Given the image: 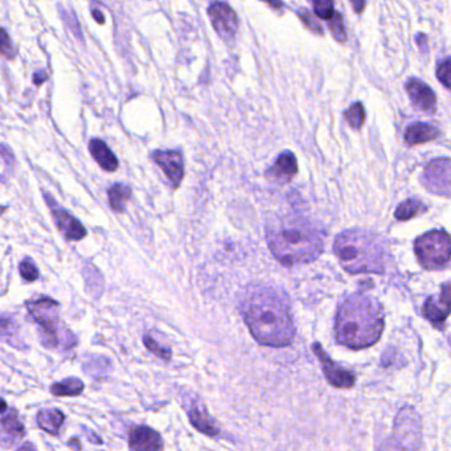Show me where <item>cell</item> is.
Returning a JSON list of instances; mask_svg holds the SVG:
<instances>
[{
  "instance_id": "6da1fadb",
  "label": "cell",
  "mask_w": 451,
  "mask_h": 451,
  "mask_svg": "<svg viewBox=\"0 0 451 451\" xmlns=\"http://www.w3.org/2000/svg\"><path fill=\"white\" fill-rule=\"evenodd\" d=\"M242 314L254 339L265 346L284 347L294 338L290 307L281 293L255 287L242 303Z\"/></svg>"
},
{
  "instance_id": "30bf717a",
  "label": "cell",
  "mask_w": 451,
  "mask_h": 451,
  "mask_svg": "<svg viewBox=\"0 0 451 451\" xmlns=\"http://www.w3.org/2000/svg\"><path fill=\"white\" fill-rule=\"evenodd\" d=\"M45 198H46L48 207L51 208L52 214H53V217L56 220L57 228L62 233V236L67 240H83L86 236V229H85L84 226L76 217H73L69 212L60 208L57 205L56 201L51 198L48 194H45Z\"/></svg>"
},
{
  "instance_id": "9a60e30c",
  "label": "cell",
  "mask_w": 451,
  "mask_h": 451,
  "mask_svg": "<svg viewBox=\"0 0 451 451\" xmlns=\"http://www.w3.org/2000/svg\"><path fill=\"white\" fill-rule=\"evenodd\" d=\"M450 311V286L446 283L442 293L434 298L430 296L423 305V315L432 323H443Z\"/></svg>"
},
{
  "instance_id": "277c9868",
  "label": "cell",
  "mask_w": 451,
  "mask_h": 451,
  "mask_svg": "<svg viewBox=\"0 0 451 451\" xmlns=\"http://www.w3.org/2000/svg\"><path fill=\"white\" fill-rule=\"evenodd\" d=\"M334 252L350 273H381L385 250L380 239L364 229H348L339 235Z\"/></svg>"
},
{
  "instance_id": "9c48e42d",
  "label": "cell",
  "mask_w": 451,
  "mask_h": 451,
  "mask_svg": "<svg viewBox=\"0 0 451 451\" xmlns=\"http://www.w3.org/2000/svg\"><path fill=\"white\" fill-rule=\"evenodd\" d=\"M212 26L219 36L226 42H233L239 29V19L236 12L226 3H212L208 8Z\"/></svg>"
},
{
  "instance_id": "1f68e13d",
  "label": "cell",
  "mask_w": 451,
  "mask_h": 451,
  "mask_svg": "<svg viewBox=\"0 0 451 451\" xmlns=\"http://www.w3.org/2000/svg\"><path fill=\"white\" fill-rule=\"evenodd\" d=\"M438 80L446 87H450L451 85V64L450 58L446 57L437 68Z\"/></svg>"
},
{
  "instance_id": "ffe728a7",
  "label": "cell",
  "mask_w": 451,
  "mask_h": 451,
  "mask_svg": "<svg viewBox=\"0 0 451 451\" xmlns=\"http://www.w3.org/2000/svg\"><path fill=\"white\" fill-rule=\"evenodd\" d=\"M0 429L3 432V434H6L7 437L12 438V439H20L24 437L26 430H24V425L20 423L17 411L16 410H10L1 420H0Z\"/></svg>"
},
{
  "instance_id": "5b68a950",
  "label": "cell",
  "mask_w": 451,
  "mask_h": 451,
  "mask_svg": "<svg viewBox=\"0 0 451 451\" xmlns=\"http://www.w3.org/2000/svg\"><path fill=\"white\" fill-rule=\"evenodd\" d=\"M421 420L413 408H404L395 418L393 433L379 451H420L421 448Z\"/></svg>"
},
{
  "instance_id": "7c38bea8",
  "label": "cell",
  "mask_w": 451,
  "mask_h": 451,
  "mask_svg": "<svg viewBox=\"0 0 451 451\" xmlns=\"http://www.w3.org/2000/svg\"><path fill=\"white\" fill-rule=\"evenodd\" d=\"M154 162L164 171L172 188H178L182 183L184 175L183 155L178 150H158L154 154Z\"/></svg>"
},
{
  "instance_id": "44dd1931",
  "label": "cell",
  "mask_w": 451,
  "mask_h": 451,
  "mask_svg": "<svg viewBox=\"0 0 451 451\" xmlns=\"http://www.w3.org/2000/svg\"><path fill=\"white\" fill-rule=\"evenodd\" d=\"M84 392V382L80 379L71 377L55 382L51 386V393L57 397H76Z\"/></svg>"
},
{
  "instance_id": "cb8c5ba5",
  "label": "cell",
  "mask_w": 451,
  "mask_h": 451,
  "mask_svg": "<svg viewBox=\"0 0 451 451\" xmlns=\"http://www.w3.org/2000/svg\"><path fill=\"white\" fill-rule=\"evenodd\" d=\"M0 340L8 343L10 346H14L16 348H20L19 344H22V339L14 319L0 318Z\"/></svg>"
},
{
  "instance_id": "3957f363",
  "label": "cell",
  "mask_w": 451,
  "mask_h": 451,
  "mask_svg": "<svg viewBox=\"0 0 451 451\" xmlns=\"http://www.w3.org/2000/svg\"><path fill=\"white\" fill-rule=\"evenodd\" d=\"M270 250L286 266L315 261L323 250V232L312 223L282 219L268 228Z\"/></svg>"
},
{
  "instance_id": "5bb4252c",
  "label": "cell",
  "mask_w": 451,
  "mask_h": 451,
  "mask_svg": "<svg viewBox=\"0 0 451 451\" xmlns=\"http://www.w3.org/2000/svg\"><path fill=\"white\" fill-rule=\"evenodd\" d=\"M128 446L133 451H162L163 441L154 429L148 426H137L130 433Z\"/></svg>"
},
{
  "instance_id": "d6986e66",
  "label": "cell",
  "mask_w": 451,
  "mask_h": 451,
  "mask_svg": "<svg viewBox=\"0 0 451 451\" xmlns=\"http://www.w3.org/2000/svg\"><path fill=\"white\" fill-rule=\"evenodd\" d=\"M64 421H65L64 413L55 408L40 410L37 414V425L40 426V429L52 436L58 434Z\"/></svg>"
},
{
  "instance_id": "2e32d148",
  "label": "cell",
  "mask_w": 451,
  "mask_h": 451,
  "mask_svg": "<svg viewBox=\"0 0 451 451\" xmlns=\"http://www.w3.org/2000/svg\"><path fill=\"white\" fill-rule=\"evenodd\" d=\"M298 172V163H296V155L290 151H284L278 156L274 166L268 171L269 178L274 180L281 182H290Z\"/></svg>"
},
{
  "instance_id": "603a6c76",
  "label": "cell",
  "mask_w": 451,
  "mask_h": 451,
  "mask_svg": "<svg viewBox=\"0 0 451 451\" xmlns=\"http://www.w3.org/2000/svg\"><path fill=\"white\" fill-rule=\"evenodd\" d=\"M426 211V205L423 204L421 200L417 198H409L407 201H404L402 204H400L395 210V217L400 221H407L413 217H416L417 214L423 213Z\"/></svg>"
},
{
  "instance_id": "83f0119b",
  "label": "cell",
  "mask_w": 451,
  "mask_h": 451,
  "mask_svg": "<svg viewBox=\"0 0 451 451\" xmlns=\"http://www.w3.org/2000/svg\"><path fill=\"white\" fill-rule=\"evenodd\" d=\"M0 55L8 60H12L15 57L14 45L4 28H0Z\"/></svg>"
},
{
  "instance_id": "52a82bcc",
  "label": "cell",
  "mask_w": 451,
  "mask_h": 451,
  "mask_svg": "<svg viewBox=\"0 0 451 451\" xmlns=\"http://www.w3.org/2000/svg\"><path fill=\"white\" fill-rule=\"evenodd\" d=\"M31 318L39 325L40 340L46 348H56L60 344V306L51 298H40L27 303Z\"/></svg>"
},
{
  "instance_id": "74e56055",
  "label": "cell",
  "mask_w": 451,
  "mask_h": 451,
  "mask_svg": "<svg viewBox=\"0 0 451 451\" xmlns=\"http://www.w3.org/2000/svg\"><path fill=\"white\" fill-rule=\"evenodd\" d=\"M8 410V407H7V402L0 397V414L1 413H6Z\"/></svg>"
},
{
  "instance_id": "4316f807",
  "label": "cell",
  "mask_w": 451,
  "mask_h": 451,
  "mask_svg": "<svg viewBox=\"0 0 451 451\" xmlns=\"http://www.w3.org/2000/svg\"><path fill=\"white\" fill-rule=\"evenodd\" d=\"M328 27L331 29L334 37L339 42H347V33H346V27H344V23H343V16L337 11L330 17Z\"/></svg>"
},
{
  "instance_id": "484cf974",
  "label": "cell",
  "mask_w": 451,
  "mask_h": 451,
  "mask_svg": "<svg viewBox=\"0 0 451 451\" xmlns=\"http://www.w3.org/2000/svg\"><path fill=\"white\" fill-rule=\"evenodd\" d=\"M346 119L353 130H359L360 127L363 126V124L366 121V112H364L363 105L360 102L353 103L352 106L346 112Z\"/></svg>"
},
{
  "instance_id": "8d00e7d4",
  "label": "cell",
  "mask_w": 451,
  "mask_h": 451,
  "mask_svg": "<svg viewBox=\"0 0 451 451\" xmlns=\"http://www.w3.org/2000/svg\"><path fill=\"white\" fill-rule=\"evenodd\" d=\"M352 6L355 7V12L360 14L363 11V7L366 6V3L364 1H360V3H355V1H352Z\"/></svg>"
},
{
  "instance_id": "d6a6232c",
  "label": "cell",
  "mask_w": 451,
  "mask_h": 451,
  "mask_svg": "<svg viewBox=\"0 0 451 451\" xmlns=\"http://www.w3.org/2000/svg\"><path fill=\"white\" fill-rule=\"evenodd\" d=\"M298 15H299V17L302 19V22L307 26V28H310L311 31L315 32V33H321V32H322L321 26L315 22V19L309 14L307 10H299V11H298Z\"/></svg>"
},
{
  "instance_id": "7a4b0ae2",
  "label": "cell",
  "mask_w": 451,
  "mask_h": 451,
  "mask_svg": "<svg viewBox=\"0 0 451 451\" xmlns=\"http://www.w3.org/2000/svg\"><path fill=\"white\" fill-rule=\"evenodd\" d=\"M385 314L377 299L355 294L346 299L339 307L335 337L347 348H367L380 339Z\"/></svg>"
},
{
  "instance_id": "e0dca14e",
  "label": "cell",
  "mask_w": 451,
  "mask_h": 451,
  "mask_svg": "<svg viewBox=\"0 0 451 451\" xmlns=\"http://www.w3.org/2000/svg\"><path fill=\"white\" fill-rule=\"evenodd\" d=\"M90 154L96 159V162L101 166V169L109 172H114L118 169L119 163L118 159L115 158L113 151L108 147V144L103 141L99 139H93L89 144Z\"/></svg>"
},
{
  "instance_id": "d590c367",
  "label": "cell",
  "mask_w": 451,
  "mask_h": 451,
  "mask_svg": "<svg viewBox=\"0 0 451 451\" xmlns=\"http://www.w3.org/2000/svg\"><path fill=\"white\" fill-rule=\"evenodd\" d=\"M16 451H36V449H35V446H33L32 443L27 442V443H24L23 446H20V448H19Z\"/></svg>"
},
{
  "instance_id": "ba28073f",
  "label": "cell",
  "mask_w": 451,
  "mask_h": 451,
  "mask_svg": "<svg viewBox=\"0 0 451 451\" xmlns=\"http://www.w3.org/2000/svg\"><path fill=\"white\" fill-rule=\"evenodd\" d=\"M423 184L432 192L450 195V160L448 158L436 159L427 164L423 176Z\"/></svg>"
},
{
  "instance_id": "d4e9b609",
  "label": "cell",
  "mask_w": 451,
  "mask_h": 451,
  "mask_svg": "<svg viewBox=\"0 0 451 451\" xmlns=\"http://www.w3.org/2000/svg\"><path fill=\"white\" fill-rule=\"evenodd\" d=\"M189 420H191V423L200 432L210 434V436L217 434L216 426L213 425L210 417L205 413H203L198 409H194L192 411H189Z\"/></svg>"
},
{
  "instance_id": "4fadbf2b",
  "label": "cell",
  "mask_w": 451,
  "mask_h": 451,
  "mask_svg": "<svg viewBox=\"0 0 451 451\" xmlns=\"http://www.w3.org/2000/svg\"><path fill=\"white\" fill-rule=\"evenodd\" d=\"M405 87L413 106L417 110L423 113H433L436 110L437 99L432 87H429L427 85L417 78H410Z\"/></svg>"
},
{
  "instance_id": "8992f818",
  "label": "cell",
  "mask_w": 451,
  "mask_h": 451,
  "mask_svg": "<svg viewBox=\"0 0 451 451\" xmlns=\"http://www.w3.org/2000/svg\"><path fill=\"white\" fill-rule=\"evenodd\" d=\"M414 252L423 268H443L450 261V236L446 230L427 232L416 240Z\"/></svg>"
},
{
  "instance_id": "e575fe53",
  "label": "cell",
  "mask_w": 451,
  "mask_h": 451,
  "mask_svg": "<svg viewBox=\"0 0 451 451\" xmlns=\"http://www.w3.org/2000/svg\"><path fill=\"white\" fill-rule=\"evenodd\" d=\"M92 15H93V17L97 20L99 24H103V23H105V17H103V15L101 14L99 10H96V8H94V10L92 11Z\"/></svg>"
},
{
  "instance_id": "ac0fdd59",
  "label": "cell",
  "mask_w": 451,
  "mask_h": 451,
  "mask_svg": "<svg viewBox=\"0 0 451 451\" xmlns=\"http://www.w3.org/2000/svg\"><path fill=\"white\" fill-rule=\"evenodd\" d=\"M439 135V131L434 126L429 125V124H413L407 128L405 131V142L409 146H414V144H420V143H425V142L433 141L436 139Z\"/></svg>"
},
{
  "instance_id": "4dcf8cb0",
  "label": "cell",
  "mask_w": 451,
  "mask_h": 451,
  "mask_svg": "<svg viewBox=\"0 0 451 451\" xmlns=\"http://www.w3.org/2000/svg\"><path fill=\"white\" fill-rule=\"evenodd\" d=\"M314 11L321 19L330 20V17L335 12L332 1L322 0V1H314Z\"/></svg>"
},
{
  "instance_id": "7402d4cb",
  "label": "cell",
  "mask_w": 451,
  "mask_h": 451,
  "mask_svg": "<svg viewBox=\"0 0 451 451\" xmlns=\"http://www.w3.org/2000/svg\"><path fill=\"white\" fill-rule=\"evenodd\" d=\"M110 207L115 212L125 211V205L128 198H131V189L126 184H114L113 187L108 191Z\"/></svg>"
},
{
  "instance_id": "836d02e7",
  "label": "cell",
  "mask_w": 451,
  "mask_h": 451,
  "mask_svg": "<svg viewBox=\"0 0 451 451\" xmlns=\"http://www.w3.org/2000/svg\"><path fill=\"white\" fill-rule=\"evenodd\" d=\"M46 80V76H45V71H37L36 74H35V83L36 85H42L44 81Z\"/></svg>"
},
{
  "instance_id": "8fae6325",
  "label": "cell",
  "mask_w": 451,
  "mask_h": 451,
  "mask_svg": "<svg viewBox=\"0 0 451 451\" xmlns=\"http://www.w3.org/2000/svg\"><path fill=\"white\" fill-rule=\"evenodd\" d=\"M312 351L316 353L321 364H322V368H323V372H325V379L327 381L337 386V388H351L355 384V375L352 372H350L348 369H344V368L340 367L337 363H334L328 355L322 350V347L319 346V343H315L312 346Z\"/></svg>"
},
{
  "instance_id": "f1b7e54d",
  "label": "cell",
  "mask_w": 451,
  "mask_h": 451,
  "mask_svg": "<svg viewBox=\"0 0 451 451\" xmlns=\"http://www.w3.org/2000/svg\"><path fill=\"white\" fill-rule=\"evenodd\" d=\"M143 341H144V346L147 347V350H148L150 352L154 353V355L159 356V357H162V359H164V360H169V357H171V351L167 350V348L160 347L159 343H156L155 340H154V338H153L151 335H146V337L143 338Z\"/></svg>"
},
{
  "instance_id": "f546056e",
  "label": "cell",
  "mask_w": 451,
  "mask_h": 451,
  "mask_svg": "<svg viewBox=\"0 0 451 451\" xmlns=\"http://www.w3.org/2000/svg\"><path fill=\"white\" fill-rule=\"evenodd\" d=\"M20 275L23 277V280H26L27 282H33L39 278V270L35 266V264L27 258L20 264Z\"/></svg>"
}]
</instances>
